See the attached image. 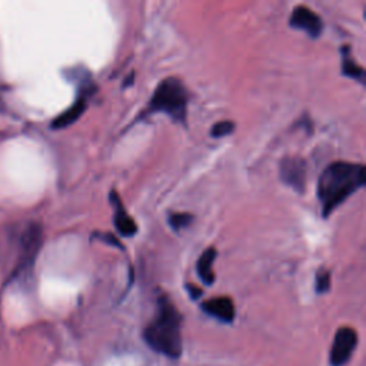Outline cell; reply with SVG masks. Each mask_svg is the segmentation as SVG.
I'll use <instances>...</instances> for the list:
<instances>
[{
    "label": "cell",
    "mask_w": 366,
    "mask_h": 366,
    "mask_svg": "<svg viewBox=\"0 0 366 366\" xmlns=\"http://www.w3.org/2000/svg\"><path fill=\"white\" fill-rule=\"evenodd\" d=\"M342 75L360 82L362 85H365V70L362 66H359L356 63V60L352 58L351 55V49L348 46L342 47Z\"/></svg>",
    "instance_id": "8fae6325"
},
{
    "label": "cell",
    "mask_w": 366,
    "mask_h": 366,
    "mask_svg": "<svg viewBox=\"0 0 366 366\" xmlns=\"http://www.w3.org/2000/svg\"><path fill=\"white\" fill-rule=\"evenodd\" d=\"M94 236H99L102 242H106L112 247H117L120 249H124V247H122V243L117 242V239L113 235H110V233H99V232H97V233H94Z\"/></svg>",
    "instance_id": "2e32d148"
},
{
    "label": "cell",
    "mask_w": 366,
    "mask_h": 366,
    "mask_svg": "<svg viewBox=\"0 0 366 366\" xmlns=\"http://www.w3.org/2000/svg\"><path fill=\"white\" fill-rule=\"evenodd\" d=\"M186 289H188V292H189V295H190L192 299H199L202 297V289H199L197 286H193V285L188 283L186 285Z\"/></svg>",
    "instance_id": "e0dca14e"
},
{
    "label": "cell",
    "mask_w": 366,
    "mask_h": 366,
    "mask_svg": "<svg viewBox=\"0 0 366 366\" xmlns=\"http://www.w3.org/2000/svg\"><path fill=\"white\" fill-rule=\"evenodd\" d=\"M315 286L318 294H325V292H328L331 289V274L325 269H321L318 275H316Z\"/></svg>",
    "instance_id": "9a60e30c"
},
{
    "label": "cell",
    "mask_w": 366,
    "mask_h": 366,
    "mask_svg": "<svg viewBox=\"0 0 366 366\" xmlns=\"http://www.w3.org/2000/svg\"><path fill=\"white\" fill-rule=\"evenodd\" d=\"M235 131V124L231 120H222L215 124L210 129V136L212 138H224L231 135Z\"/></svg>",
    "instance_id": "5bb4252c"
},
{
    "label": "cell",
    "mask_w": 366,
    "mask_h": 366,
    "mask_svg": "<svg viewBox=\"0 0 366 366\" xmlns=\"http://www.w3.org/2000/svg\"><path fill=\"white\" fill-rule=\"evenodd\" d=\"M279 175L286 186L303 193L308 181V163L299 156H286L281 162Z\"/></svg>",
    "instance_id": "5b68a950"
},
{
    "label": "cell",
    "mask_w": 366,
    "mask_h": 366,
    "mask_svg": "<svg viewBox=\"0 0 366 366\" xmlns=\"http://www.w3.org/2000/svg\"><path fill=\"white\" fill-rule=\"evenodd\" d=\"M42 239H43V231L39 224L31 222L26 228H24L20 236L19 256L13 274L15 278L32 271L36 258L39 255V251L42 248Z\"/></svg>",
    "instance_id": "277c9868"
},
{
    "label": "cell",
    "mask_w": 366,
    "mask_h": 366,
    "mask_svg": "<svg viewBox=\"0 0 366 366\" xmlns=\"http://www.w3.org/2000/svg\"><path fill=\"white\" fill-rule=\"evenodd\" d=\"M289 23L294 29L302 31L313 39L319 38L324 29L322 19L306 6H297L292 12Z\"/></svg>",
    "instance_id": "52a82bcc"
},
{
    "label": "cell",
    "mask_w": 366,
    "mask_h": 366,
    "mask_svg": "<svg viewBox=\"0 0 366 366\" xmlns=\"http://www.w3.org/2000/svg\"><path fill=\"white\" fill-rule=\"evenodd\" d=\"M216 255H217V252L215 248H208L198 260L197 271H198L201 281L205 285H212L215 282V274L212 271V265L216 259Z\"/></svg>",
    "instance_id": "7c38bea8"
},
{
    "label": "cell",
    "mask_w": 366,
    "mask_h": 366,
    "mask_svg": "<svg viewBox=\"0 0 366 366\" xmlns=\"http://www.w3.org/2000/svg\"><path fill=\"white\" fill-rule=\"evenodd\" d=\"M189 93L185 85L176 78H166L155 89L148 109L143 115L165 113L181 125H186Z\"/></svg>",
    "instance_id": "3957f363"
},
{
    "label": "cell",
    "mask_w": 366,
    "mask_h": 366,
    "mask_svg": "<svg viewBox=\"0 0 366 366\" xmlns=\"http://www.w3.org/2000/svg\"><path fill=\"white\" fill-rule=\"evenodd\" d=\"M365 186V166L351 162H333L319 176L318 199L322 213L328 217L351 194Z\"/></svg>",
    "instance_id": "6da1fadb"
},
{
    "label": "cell",
    "mask_w": 366,
    "mask_h": 366,
    "mask_svg": "<svg viewBox=\"0 0 366 366\" xmlns=\"http://www.w3.org/2000/svg\"><path fill=\"white\" fill-rule=\"evenodd\" d=\"M358 345V333L349 326L340 328L336 335L333 345L331 349V365L332 366H344L351 359L355 348Z\"/></svg>",
    "instance_id": "8992f818"
},
{
    "label": "cell",
    "mask_w": 366,
    "mask_h": 366,
    "mask_svg": "<svg viewBox=\"0 0 366 366\" xmlns=\"http://www.w3.org/2000/svg\"><path fill=\"white\" fill-rule=\"evenodd\" d=\"M193 222V215L190 213H170L169 215V225L172 226L174 231H181L188 228Z\"/></svg>",
    "instance_id": "4fadbf2b"
},
{
    "label": "cell",
    "mask_w": 366,
    "mask_h": 366,
    "mask_svg": "<svg viewBox=\"0 0 366 366\" xmlns=\"http://www.w3.org/2000/svg\"><path fill=\"white\" fill-rule=\"evenodd\" d=\"M94 88L93 83H90L86 88H82V93L78 96L76 102L73 103L67 110H65L60 116H58L53 122H52V129H63L70 126L72 124H75V122L82 116V113L85 112L86 106H88V97L93 93Z\"/></svg>",
    "instance_id": "ba28073f"
},
{
    "label": "cell",
    "mask_w": 366,
    "mask_h": 366,
    "mask_svg": "<svg viewBox=\"0 0 366 366\" xmlns=\"http://www.w3.org/2000/svg\"><path fill=\"white\" fill-rule=\"evenodd\" d=\"M110 203L113 206L115 215H113V224L117 229V232L125 236V238H132L138 233V225L135 224V221L132 219V216L128 213V210L125 209L124 203H122L119 194L116 190L110 192Z\"/></svg>",
    "instance_id": "9c48e42d"
},
{
    "label": "cell",
    "mask_w": 366,
    "mask_h": 366,
    "mask_svg": "<svg viewBox=\"0 0 366 366\" xmlns=\"http://www.w3.org/2000/svg\"><path fill=\"white\" fill-rule=\"evenodd\" d=\"M143 339L155 352L167 358L182 355V315L166 295L158 298L155 318L144 328Z\"/></svg>",
    "instance_id": "7a4b0ae2"
},
{
    "label": "cell",
    "mask_w": 366,
    "mask_h": 366,
    "mask_svg": "<svg viewBox=\"0 0 366 366\" xmlns=\"http://www.w3.org/2000/svg\"><path fill=\"white\" fill-rule=\"evenodd\" d=\"M202 309L213 316V318L219 319L225 324H232L235 319V305L231 298L222 297V298H213L206 301L202 305Z\"/></svg>",
    "instance_id": "30bf717a"
}]
</instances>
